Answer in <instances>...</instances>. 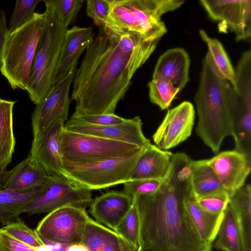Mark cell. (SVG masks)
<instances>
[{
	"instance_id": "obj_1",
	"label": "cell",
	"mask_w": 251,
	"mask_h": 251,
	"mask_svg": "<svg viewBox=\"0 0 251 251\" xmlns=\"http://www.w3.org/2000/svg\"><path fill=\"white\" fill-rule=\"evenodd\" d=\"M191 160L185 153H173L169 172L158 189L132 197L139 215L140 249L211 251L212 244L202 239L185 204L193 191Z\"/></svg>"
},
{
	"instance_id": "obj_2",
	"label": "cell",
	"mask_w": 251,
	"mask_h": 251,
	"mask_svg": "<svg viewBox=\"0 0 251 251\" xmlns=\"http://www.w3.org/2000/svg\"><path fill=\"white\" fill-rule=\"evenodd\" d=\"M134 75L115 36L99 31L85 50L73 81L72 115L114 114Z\"/></svg>"
},
{
	"instance_id": "obj_3",
	"label": "cell",
	"mask_w": 251,
	"mask_h": 251,
	"mask_svg": "<svg viewBox=\"0 0 251 251\" xmlns=\"http://www.w3.org/2000/svg\"><path fill=\"white\" fill-rule=\"evenodd\" d=\"M194 100L198 118L197 135L216 153L224 139L232 136L239 100L235 89L218 71L208 51L202 60Z\"/></svg>"
},
{
	"instance_id": "obj_4",
	"label": "cell",
	"mask_w": 251,
	"mask_h": 251,
	"mask_svg": "<svg viewBox=\"0 0 251 251\" xmlns=\"http://www.w3.org/2000/svg\"><path fill=\"white\" fill-rule=\"evenodd\" d=\"M183 0H110L105 32L114 36L137 34L160 40L167 30L161 17L181 7Z\"/></svg>"
},
{
	"instance_id": "obj_5",
	"label": "cell",
	"mask_w": 251,
	"mask_h": 251,
	"mask_svg": "<svg viewBox=\"0 0 251 251\" xmlns=\"http://www.w3.org/2000/svg\"><path fill=\"white\" fill-rule=\"evenodd\" d=\"M43 1L47 22L33 59L26 90L35 105L44 99L53 85L54 74L68 29L47 0Z\"/></svg>"
},
{
	"instance_id": "obj_6",
	"label": "cell",
	"mask_w": 251,
	"mask_h": 251,
	"mask_svg": "<svg viewBox=\"0 0 251 251\" xmlns=\"http://www.w3.org/2000/svg\"><path fill=\"white\" fill-rule=\"evenodd\" d=\"M47 22L46 11L35 12L29 22L8 35L0 71L13 89L26 90L33 59Z\"/></svg>"
},
{
	"instance_id": "obj_7",
	"label": "cell",
	"mask_w": 251,
	"mask_h": 251,
	"mask_svg": "<svg viewBox=\"0 0 251 251\" xmlns=\"http://www.w3.org/2000/svg\"><path fill=\"white\" fill-rule=\"evenodd\" d=\"M146 148L91 164L63 163L61 174L75 185L90 191L125 183L130 180L132 171Z\"/></svg>"
},
{
	"instance_id": "obj_8",
	"label": "cell",
	"mask_w": 251,
	"mask_h": 251,
	"mask_svg": "<svg viewBox=\"0 0 251 251\" xmlns=\"http://www.w3.org/2000/svg\"><path fill=\"white\" fill-rule=\"evenodd\" d=\"M143 147L63 129L61 137L63 163L86 164L122 156Z\"/></svg>"
},
{
	"instance_id": "obj_9",
	"label": "cell",
	"mask_w": 251,
	"mask_h": 251,
	"mask_svg": "<svg viewBox=\"0 0 251 251\" xmlns=\"http://www.w3.org/2000/svg\"><path fill=\"white\" fill-rule=\"evenodd\" d=\"M89 218L86 208L66 205L49 212L35 230L39 237L52 242L66 245L82 244Z\"/></svg>"
},
{
	"instance_id": "obj_10",
	"label": "cell",
	"mask_w": 251,
	"mask_h": 251,
	"mask_svg": "<svg viewBox=\"0 0 251 251\" xmlns=\"http://www.w3.org/2000/svg\"><path fill=\"white\" fill-rule=\"evenodd\" d=\"M93 200L90 190L75 185L62 175L53 176L23 213L32 215L69 205L86 208Z\"/></svg>"
},
{
	"instance_id": "obj_11",
	"label": "cell",
	"mask_w": 251,
	"mask_h": 251,
	"mask_svg": "<svg viewBox=\"0 0 251 251\" xmlns=\"http://www.w3.org/2000/svg\"><path fill=\"white\" fill-rule=\"evenodd\" d=\"M76 66L51 87L44 99L36 105L31 116L33 141L40 139L56 121L68 120L71 103L69 92Z\"/></svg>"
},
{
	"instance_id": "obj_12",
	"label": "cell",
	"mask_w": 251,
	"mask_h": 251,
	"mask_svg": "<svg viewBox=\"0 0 251 251\" xmlns=\"http://www.w3.org/2000/svg\"><path fill=\"white\" fill-rule=\"evenodd\" d=\"M209 17L220 21L235 35L237 42L251 38V0H201Z\"/></svg>"
},
{
	"instance_id": "obj_13",
	"label": "cell",
	"mask_w": 251,
	"mask_h": 251,
	"mask_svg": "<svg viewBox=\"0 0 251 251\" xmlns=\"http://www.w3.org/2000/svg\"><path fill=\"white\" fill-rule=\"evenodd\" d=\"M195 118L194 107L188 101L168 110L152 136L155 146L166 151L186 140L191 135Z\"/></svg>"
},
{
	"instance_id": "obj_14",
	"label": "cell",
	"mask_w": 251,
	"mask_h": 251,
	"mask_svg": "<svg viewBox=\"0 0 251 251\" xmlns=\"http://www.w3.org/2000/svg\"><path fill=\"white\" fill-rule=\"evenodd\" d=\"M64 129L80 134L93 135L107 139L129 143L143 148L152 144L144 136L142 122L139 116L126 119L123 123L106 126H96L68 120Z\"/></svg>"
},
{
	"instance_id": "obj_15",
	"label": "cell",
	"mask_w": 251,
	"mask_h": 251,
	"mask_svg": "<svg viewBox=\"0 0 251 251\" xmlns=\"http://www.w3.org/2000/svg\"><path fill=\"white\" fill-rule=\"evenodd\" d=\"M206 160L229 197L245 185L251 172V160L234 150L221 152Z\"/></svg>"
},
{
	"instance_id": "obj_16",
	"label": "cell",
	"mask_w": 251,
	"mask_h": 251,
	"mask_svg": "<svg viewBox=\"0 0 251 251\" xmlns=\"http://www.w3.org/2000/svg\"><path fill=\"white\" fill-rule=\"evenodd\" d=\"M64 124L61 120L55 122L40 139L32 142L29 154L50 176L61 175V137Z\"/></svg>"
},
{
	"instance_id": "obj_17",
	"label": "cell",
	"mask_w": 251,
	"mask_h": 251,
	"mask_svg": "<svg viewBox=\"0 0 251 251\" xmlns=\"http://www.w3.org/2000/svg\"><path fill=\"white\" fill-rule=\"evenodd\" d=\"M94 34L91 27L74 26L67 29L54 75L53 85L77 66L79 57L93 41Z\"/></svg>"
},
{
	"instance_id": "obj_18",
	"label": "cell",
	"mask_w": 251,
	"mask_h": 251,
	"mask_svg": "<svg viewBox=\"0 0 251 251\" xmlns=\"http://www.w3.org/2000/svg\"><path fill=\"white\" fill-rule=\"evenodd\" d=\"M132 204L130 195L123 191H112L93 199L89 212L98 222L115 231Z\"/></svg>"
},
{
	"instance_id": "obj_19",
	"label": "cell",
	"mask_w": 251,
	"mask_h": 251,
	"mask_svg": "<svg viewBox=\"0 0 251 251\" xmlns=\"http://www.w3.org/2000/svg\"><path fill=\"white\" fill-rule=\"evenodd\" d=\"M44 168L30 154L10 171L3 189L25 193L43 188L50 178Z\"/></svg>"
},
{
	"instance_id": "obj_20",
	"label": "cell",
	"mask_w": 251,
	"mask_h": 251,
	"mask_svg": "<svg viewBox=\"0 0 251 251\" xmlns=\"http://www.w3.org/2000/svg\"><path fill=\"white\" fill-rule=\"evenodd\" d=\"M190 60L181 48L170 49L158 58L152 77L165 79L181 91L189 81Z\"/></svg>"
},
{
	"instance_id": "obj_21",
	"label": "cell",
	"mask_w": 251,
	"mask_h": 251,
	"mask_svg": "<svg viewBox=\"0 0 251 251\" xmlns=\"http://www.w3.org/2000/svg\"><path fill=\"white\" fill-rule=\"evenodd\" d=\"M172 152L151 144L142 153L130 176V180L139 179L163 180L171 165Z\"/></svg>"
},
{
	"instance_id": "obj_22",
	"label": "cell",
	"mask_w": 251,
	"mask_h": 251,
	"mask_svg": "<svg viewBox=\"0 0 251 251\" xmlns=\"http://www.w3.org/2000/svg\"><path fill=\"white\" fill-rule=\"evenodd\" d=\"M82 244L89 251H136L117 232L89 217Z\"/></svg>"
},
{
	"instance_id": "obj_23",
	"label": "cell",
	"mask_w": 251,
	"mask_h": 251,
	"mask_svg": "<svg viewBox=\"0 0 251 251\" xmlns=\"http://www.w3.org/2000/svg\"><path fill=\"white\" fill-rule=\"evenodd\" d=\"M115 37L121 51L129 60L133 75L149 58L160 41L147 40L137 34H124Z\"/></svg>"
},
{
	"instance_id": "obj_24",
	"label": "cell",
	"mask_w": 251,
	"mask_h": 251,
	"mask_svg": "<svg viewBox=\"0 0 251 251\" xmlns=\"http://www.w3.org/2000/svg\"><path fill=\"white\" fill-rule=\"evenodd\" d=\"M240 228L242 251H251V185H244L229 197Z\"/></svg>"
},
{
	"instance_id": "obj_25",
	"label": "cell",
	"mask_w": 251,
	"mask_h": 251,
	"mask_svg": "<svg viewBox=\"0 0 251 251\" xmlns=\"http://www.w3.org/2000/svg\"><path fill=\"white\" fill-rule=\"evenodd\" d=\"M185 204L188 213L203 240L212 244L216 239L223 212L213 214L201 208L193 191L187 197Z\"/></svg>"
},
{
	"instance_id": "obj_26",
	"label": "cell",
	"mask_w": 251,
	"mask_h": 251,
	"mask_svg": "<svg viewBox=\"0 0 251 251\" xmlns=\"http://www.w3.org/2000/svg\"><path fill=\"white\" fill-rule=\"evenodd\" d=\"M15 103L0 98V170H6L15 151L13 109Z\"/></svg>"
},
{
	"instance_id": "obj_27",
	"label": "cell",
	"mask_w": 251,
	"mask_h": 251,
	"mask_svg": "<svg viewBox=\"0 0 251 251\" xmlns=\"http://www.w3.org/2000/svg\"><path fill=\"white\" fill-rule=\"evenodd\" d=\"M42 189L21 193L9 189L0 190V223L3 226L21 220L25 207L40 193Z\"/></svg>"
},
{
	"instance_id": "obj_28",
	"label": "cell",
	"mask_w": 251,
	"mask_h": 251,
	"mask_svg": "<svg viewBox=\"0 0 251 251\" xmlns=\"http://www.w3.org/2000/svg\"><path fill=\"white\" fill-rule=\"evenodd\" d=\"M214 247L223 251H242V239L235 214L229 204L223 212Z\"/></svg>"
},
{
	"instance_id": "obj_29",
	"label": "cell",
	"mask_w": 251,
	"mask_h": 251,
	"mask_svg": "<svg viewBox=\"0 0 251 251\" xmlns=\"http://www.w3.org/2000/svg\"><path fill=\"white\" fill-rule=\"evenodd\" d=\"M190 167L192 187L196 199L224 191L206 159H191Z\"/></svg>"
},
{
	"instance_id": "obj_30",
	"label": "cell",
	"mask_w": 251,
	"mask_h": 251,
	"mask_svg": "<svg viewBox=\"0 0 251 251\" xmlns=\"http://www.w3.org/2000/svg\"><path fill=\"white\" fill-rule=\"evenodd\" d=\"M199 33L207 46L208 52L215 67L236 91L235 70L223 46L217 39L210 37L204 30L200 29Z\"/></svg>"
},
{
	"instance_id": "obj_31",
	"label": "cell",
	"mask_w": 251,
	"mask_h": 251,
	"mask_svg": "<svg viewBox=\"0 0 251 251\" xmlns=\"http://www.w3.org/2000/svg\"><path fill=\"white\" fill-rule=\"evenodd\" d=\"M148 87L150 101L157 105L162 110L170 106L180 92L179 89L175 87L171 82L159 77H152Z\"/></svg>"
},
{
	"instance_id": "obj_32",
	"label": "cell",
	"mask_w": 251,
	"mask_h": 251,
	"mask_svg": "<svg viewBox=\"0 0 251 251\" xmlns=\"http://www.w3.org/2000/svg\"><path fill=\"white\" fill-rule=\"evenodd\" d=\"M115 231L130 244L135 251L140 249L139 219L136 206L133 204Z\"/></svg>"
},
{
	"instance_id": "obj_33",
	"label": "cell",
	"mask_w": 251,
	"mask_h": 251,
	"mask_svg": "<svg viewBox=\"0 0 251 251\" xmlns=\"http://www.w3.org/2000/svg\"><path fill=\"white\" fill-rule=\"evenodd\" d=\"M42 0H17L8 26L9 33L20 28L34 17L35 9Z\"/></svg>"
},
{
	"instance_id": "obj_34",
	"label": "cell",
	"mask_w": 251,
	"mask_h": 251,
	"mask_svg": "<svg viewBox=\"0 0 251 251\" xmlns=\"http://www.w3.org/2000/svg\"><path fill=\"white\" fill-rule=\"evenodd\" d=\"M2 228L9 235L33 248L45 245L35 230L21 220L3 226Z\"/></svg>"
},
{
	"instance_id": "obj_35",
	"label": "cell",
	"mask_w": 251,
	"mask_h": 251,
	"mask_svg": "<svg viewBox=\"0 0 251 251\" xmlns=\"http://www.w3.org/2000/svg\"><path fill=\"white\" fill-rule=\"evenodd\" d=\"M62 22L68 27L76 20L84 0H47Z\"/></svg>"
},
{
	"instance_id": "obj_36",
	"label": "cell",
	"mask_w": 251,
	"mask_h": 251,
	"mask_svg": "<svg viewBox=\"0 0 251 251\" xmlns=\"http://www.w3.org/2000/svg\"><path fill=\"white\" fill-rule=\"evenodd\" d=\"M200 206L213 214L222 213L229 203V196L224 191L212 193L197 199Z\"/></svg>"
},
{
	"instance_id": "obj_37",
	"label": "cell",
	"mask_w": 251,
	"mask_h": 251,
	"mask_svg": "<svg viewBox=\"0 0 251 251\" xmlns=\"http://www.w3.org/2000/svg\"><path fill=\"white\" fill-rule=\"evenodd\" d=\"M162 181L154 179L131 180L124 183L123 191L132 197L149 195L158 189Z\"/></svg>"
},
{
	"instance_id": "obj_38",
	"label": "cell",
	"mask_w": 251,
	"mask_h": 251,
	"mask_svg": "<svg viewBox=\"0 0 251 251\" xmlns=\"http://www.w3.org/2000/svg\"><path fill=\"white\" fill-rule=\"evenodd\" d=\"M110 0H87L86 13L95 25L104 27L110 12Z\"/></svg>"
},
{
	"instance_id": "obj_39",
	"label": "cell",
	"mask_w": 251,
	"mask_h": 251,
	"mask_svg": "<svg viewBox=\"0 0 251 251\" xmlns=\"http://www.w3.org/2000/svg\"><path fill=\"white\" fill-rule=\"evenodd\" d=\"M70 120L83 124L96 126L118 125L124 123L126 119L114 114L72 115Z\"/></svg>"
},
{
	"instance_id": "obj_40",
	"label": "cell",
	"mask_w": 251,
	"mask_h": 251,
	"mask_svg": "<svg viewBox=\"0 0 251 251\" xmlns=\"http://www.w3.org/2000/svg\"><path fill=\"white\" fill-rule=\"evenodd\" d=\"M0 251H52L49 245L33 248L8 234L0 228Z\"/></svg>"
},
{
	"instance_id": "obj_41",
	"label": "cell",
	"mask_w": 251,
	"mask_h": 251,
	"mask_svg": "<svg viewBox=\"0 0 251 251\" xmlns=\"http://www.w3.org/2000/svg\"><path fill=\"white\" fill-rule=\"evenodd\" d=\"M9 34L6 13L2 10L0 11V67L1 65L4 49Z\"/></svg>"
},
{
	"instance_id": "obj_42",
	"label": "cell",
	"mask_w": 251,
	"mask_h": 251,
	"mask_svg": "<svg viewBox=\"0 0 251 251\" xmlns=\"http://www.w3.org/2000/svg\"><path fill=\"white\" fill-rule=\"evenodd\" d=\"M10 171L0 170V190L3 189L5 182L9 176Z\"/></svg>"
},
{
	"instance_id": "obj_43",
	"label": "cell",
	"mask_w": 251,
	"mask_h": 251,
	"mask_svg": "<svg viewBox=\"0 0 251 251\" xmlns=\"http://www.w3.org/2000/svg\"><path fill=\"white\" fill-rule=\"evenodd\" d=\"M66 251H89L82 244L69 245Z\"/></svg>"
},
{
	"instance_id": "obj_44",
	"label": "cell",
	"mask_w": 251,
	"mask_h": 251,
	"mask_svg": "<svg viewBox=\"0 0 251 251\" xmlns=\"http://www.w3.org/2000/svg\"><path fill=\"white\" fill-rule=\"evenodd\" d=\"M143 251V250H142L140 249V250H137V251Z\"/></svg>"
}]
</instances>
